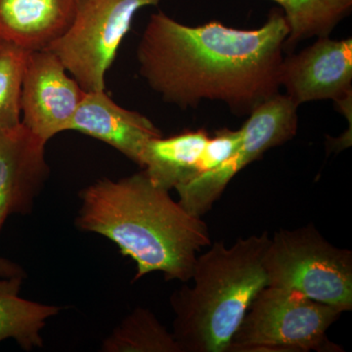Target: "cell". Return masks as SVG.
I'll use <instances>...</instances> for the list:
<instances>
[{
	"label": "cell",
	"mask_w": 352,
	"mask_h": 352,
	"mask_svg": "<svg viewBox=\"0 0 352 352\" xmlns=\"http://www.w3.org/2000/svg\"><path fill=\"white\" fill-rule=\"evenodd\" d=\"M342 314L298 292L266 286L252 300L227 352L344 351L327 337Z\"/></svg>",
	"instance_id": "obj_5"
},
{
	"label": "cell",
	"mask_w": 352,
	"mask_h": 352,
	"mask_svg": "<svg viewBox=\"0 0 352 352\" xmlns=\"http://www.w3.org/2000/svg\"><path fill=\"white\" fill-rule=\"evenodd\" d=\"M263 266L267 286L298 292L342 314L352 309V252L330 244L314 224L275 232Z\"/></svg>",
	"instance_id": "obj_4"
},
{
	"label": "cell",
	"mask_w": 352,
	"mask_h": 352,
	"mask_svg": "<svg viewBox=\"0 0 352 352\" xmlns=\"http://www.w3.org/2000/svg\"><path fill=\"white\" fill-rule=\"evenodd\" d=\"M27 277L24 268L10 259L0 256V278Z\"/></svg>",
	"instance_id": "obj_19"
},
{
	"label": "cell",
	"mask_w": 352,
	"mask_h": 352,
	"mask_svg": "<svg viewBox=\"0 0 352 352\" xmlns=\"http://www.w3.org/2000/svg\"><path fill=\"white\" fill-rule=\"evenodd\" d=\"M85 91L61 60L50 50L28 53L22 94L21 122L46 143L69 131Z\"/></svg>",
	"instance_id": "obj_8"
},
{
	"label": "cell",
	"mask_w": 352,
	"mask_h": 352,
	"mask_svg": "<svg viewBox=\"0 0 352 352\" xmlns=\"http://www.w3.org/2000/svg\"><path fill=\"white\" fill-rule=\"evenodd\" d=\"M162 0H82L68 31L47 50L85 92L106 90V74L136 13Z\"/></svg>",
	"instance_id": "obj_6"
},
{
	"label": "cell",
	"mask_w": 352,
	"mask_h": 352,
	"mask_svg": "<svg viewBox=\"0 0 352 352\" xmlns=\"http://www.w3.org/2000/svg\"><path fill=\"white\" fill-rule=\"evenodd\" d=\"M102 352H182L173 333L148 308L127 314L102 342Z\"/></svg>",
	"instance_id": "obj_15"
},
{
	"label": "cell",
	"mask_w": 352,
	"mask_h": 352,
	"mask_svg": "<svg viewBox=\"0 0 352 352\" xmlns=\"http://www.w3.org/2000/svg\"><path fill=\"white\" fill-rule=\"evenodd\" d=\"M69 131L102 141L139 166L146 144L163 136L151 120L118 105L106 90L85 92Z\"/></svg>",
	"instance_id": "obj_11"
},
{
	"label": "cell",
	"mask_w": 352,
	"mask_h": 352,
	"mask_svg": "<svg viewBox=\"0 0 352 352\" xmlns=\"http://www.w3.org/2000/svg\"><path fill=\"white\" fill-rule=\"evenodd\" d=\"M208 138L205 129H198L151 139L143 150L140 168L157 186L168 191L178 188L200 175L199 166Z\"/></svg>",
	"instance_id": "obj_13"
},
{
	"label": "cell",
	"mask_w": 352,
	"mask_h": 352,
	"mask_svg": "<svg viewBox=\"0 0 352 352\" xmlns=\"http://www.w3.org/2000/svg\"><path fill=\"white\" fill-rule=\"evenodd\" d=\"M267 232L219 241L197 256L193 287L183 285L170 298L173 335L182 352H227L256 295L267 286L263 266Z\"/></svg>",
	"instance_id": "obj_3"
},
{
	"label": "cell",
	"mask_w": 352,
	"mask_h": 352,
	"mask_svg": "<svg viewBox=\"0 0 352 352\" xmlns=\"http://www.w3.org/2000/svg\"><path fill=\"white\" fill-rule=\"evenodd\" d=\"M289 28L283 11L263 27L238 30L219 22L190 27L159 11L150 16L136 51L139 75L166 103L195 108L221 101L250 115L279 94Z\"/></svg>",
	"instance_id": "obj_1"
},
{
	"label": "cell",
	"mask_w": 352,
	"mask_h": 352,
	"mask_svg": "<svg viewBox=\"0 0 352 352\" xmlns=\"http://www.w3.org/2000/svg\"><path fill=\"white\" fill-rule=\"evenodd\" d=\"M23 277L0 278V342L13 340L25 351L43 346V331L62 308L20 296Z\"/></svg>",
	"instance_id": "obj_14"
},
{
	"label": "cell",
	"mask_w": 352,
	"mask_h": 352,
	"mask_svg": "<svg viewBox=\"0 0 352 352\" xmlns=\"http://www.w3.org/2000/svg\"><path fill=\"white\" fill-rule=\"evenodd\" d=\"M2 47H3V45H2V44H0V51H1Z\"/></svg>",
	"instance_id": "obj_20"
},
{
	"label": "cell",
	"mask_w": 352,
	"mask_h": 352,
	"mask_svg": "<svg viewBox=\"0 0 352 352\" xmlns=\"http://www.w3.org/2000/svg\"><path fill=\"white\" fill-rule=\"evenodd\" d=\"M82 0H0V44L47 50L68 31Z\"/></svg>",
	"instance_id": "obj_12"
},
{
	"label": "cell",
	"mask_w": 352,
	"mask_h": 352,
	"mask_svg": "<svg viewBox=\"0 0 352 352\" xmlns=\"http://www.w3.org/2000/svg\"><path fill=\"white\" fill-rule=\"evenodd\" d=\"M28 51L3 45L0 51V131L21 124V94Z\"/></svg>",
	"instance_id": "obj_17"
},
{
	"label": "cell",
	"mask_w": 352,
	"mask_h": 352,
	"mask_svg": "<svg viewBox=\"0 0 352 352\" xmlns=\"http://www.w3.org/2000/svg\"><path fill=\"white\" fill-rule=\"evenodd\" d=\"M241 139H242L241 129L238 131L222 129L215 132L214 138L210 136L201 155L199 176L214 170L232 156L233 153L240 145Z\"/></svg>",
	"instance_id": "obj_18"
},
{
	"label": "cell",
	"mask_w": 352,
	"mask_h": 352,
	"mask_svg": "<svg viewBox=\"0 0 352 352\" xmlns=\"http://www.w3.org/2000/svg\"><path fill=\"white\" fill-rule=\"evenodd\" d=\"M283 8L289 34L284 50L305 39L327 38L351 13L352 0H272Z\"/></svg>",
	"instance_id": "obj_16"
},
{
	"label": "cell",
	"mask_w": 352,
	"mask_h": 352,
	"mask_svg": "<svg viewBox=\"0 0 352 352\" xmlns=\"http://www.w3.org/2000/svg\"><path fill=\"white\" fill-rule=\"evenodd\" d=\"M78 196L76 228L107 238L131 258L134 281L163 272L166 281L188 282L198 252L212 245L207 222L189 214L144 170L117 180L100 178Z\"/></svg>",
	"instance_id": "obj_2"
},
{
	"label": "cell",
	"mask_w": 352,
	"mask_h": 352,
	"mask_svg": "<svg viewBox=\"0 0 352 352\" xmlns=\"http://www.w3.org/2000/svg\"><path fill=\"white\" fill-rule=\"evenodd\" d=\"M47 143L21 122L0 131V235L12 215H28L50 179Z\"/></svg>",
	"instance_id": "obj_10"
},
{
	"label": "cell",
	"mask_w": 352,
	"mask_h": 352,
	"mask_svg": "<svg viewBox=\"0 0 352 352\" xmlns=\"http://www.w3.org/2000/svg\"><path fill=\"white\" fill-rule=\"evenodd\" d=\"M280 87L296 106L333 100L340 106L351 99L352 39L319 38L298 54L284 58Z\"/></svg>",
	"instance_id": "obj_9"
},
{
	"label": "cell",
	"mask_w": 352,
	"mask_h": 352,
	"mask_svg": "<svg viewBox=\"0 0 352 352\" xmlns=\"http://www.w3.org/2000/svg\"><path fill=\"white\" fill-rule=\"evenodd\" d=\"M298 106L286 94H275L250 113L241 129L242 139L232 156L214 170L176 188L189 214L204 217L214 207L234 176L264 152L291 140L298 131Z\"/></svg>",
	"instance_id": "obj_7"
}]
</instances>
